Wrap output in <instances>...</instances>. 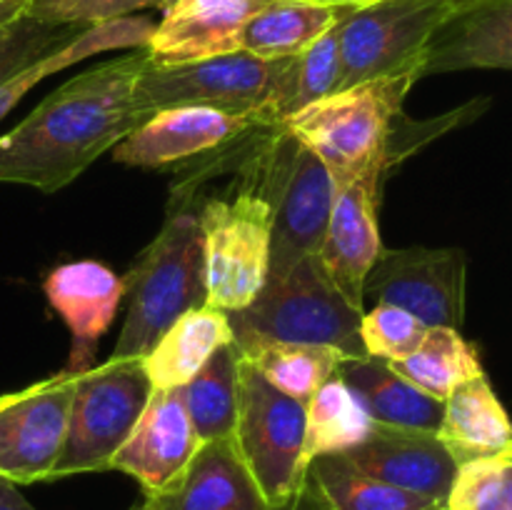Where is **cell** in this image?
Segmentation results:
<instances>
[{
    "label": "cell",
    "instance_id": "1",
    "mask_svg": "<svg viewBox=\"0 0 512 510\" xmlns=\"http://www.w3.org/2000/svg\"><path fill=\"white\" fill-rule=\"evenodd\" d=\"M148 65V53L138 48L65 80L0 135V183L58 193L78 180L150 118L135 103V83Z\"/></svg>",
    "mask_w": 512,
    "mask_h": 510
},
{
    "label": "cell",
    "instance_id": "2",
    "mask_svg": "<svg viewBox=\"0 0 512 510\" xmlns=\"http://www.w3.org/2000/svg\"><path fill=\"white\" fill-rule=\"evenodd\" d=\"M188 203L173 193L163 228L123 280L128 310L113 360L143 358L180 315L208 303L203 228Z\"/></svg>",
    "mask_w": 512,
    "mask_h": 510
},
{
    "label": "cell",
    "instance_id": "3",
    "mask_svg": "<svg viewBox=\"0 0 512 510\" xmlns=\"http://www.w3.org/2000/svg\"><path fill=\"white\" fill-rule=\"evenodd\" d=\"M418 75H390L343 88L283 120V130L325 163L335 188L368 173H388L390 138Z\"/></svg>",
    "mask_w": 512,
    "mask_h": 510
},
{
    "label": "cell",
    "instance_id": "4",
    "mask_svg": "<svg viewBox=\"0 0 512 510\" xmlns=\"http://www.w3.org/2000/svg\"><path fill=\"white\" fill-rule=\"evenodd\" d=\"M295 58H258L245 50L183 65H148L135 83V103L148 115L200 105L235 115H258L280 125L293 93Z\"/></svg>",
    "mask_w": 512,
    "mask_h": 510
},
{
    "label": "cell",
    "instance_id": "5",
    "mask_svg": "<svg viewBox=\"0 0 512 510\" xmlns=\"http://www.w3.org/2000/svg\"><path fill=\"white\" fill-rule=\"evenodd\" d=\"M235 343L283 340V343L333 345L345 358H368L360 338V318L323 273L318 255L303 258L285 275L265 280L263 290L243 310L228 313Z\"/></svg>",
    "mask_w": 512,
    "mask_h": 510
},
{
    "label": "cell",
    "instance_id": "6",
    "mask_svg": "<svg viewBox=\"0 0 512 510\" xmlns=\"http://www.w3.org/2000/svg\"><path fill=\"white\" fill-rule=\"evenodd\" d=\"M153 390L143 358H108L98 368L83 370L75 383L65 443L50 480L110 470Z\"/></svg>",
    "mask_w": 512,
    "mask_h": 510
},
{
    "label": "cell",
    "instance_id": "7",
    "mask_svg": "<svg viewBox=\"0 0 512 510\" xmlns=\"http://www.w3.org/2000/svg\"><path fill=\"white\" fill-rule=\"evenodd\" d=\"M233 443L275 510H285L303 478L305 403L280 393L240 350Z\"/></svg>",
    "mask_w": 512,
    "mask_h": 510
},
{
    "label": "cell",
    "instance_id": "8",
    "mask_svg": "<svg viewBox=\"0 0 512 510\" xmlns=\"http://www.w3.org/2000/svg\"><path fill=\"white\" fill-rule=\"evenodd\" d=\"M260 193L273 205L268 280H275L303 258L318 255L333 213L335 180L308 145L278 125Z\"/></svg>",
    "mask_w": 512,
    "mask_h": 510
},
{
    "label": "cell",
    "instance_id": "9",
    "mask_svg": "<svg viewBox=\"0 0 512 510\" xmlns=\"http://www.w3.org/2000/svg\"><path fill=\"white\" fill-rule=\"evenodd\" d=\"M453 15L455 8L445 0H378L348 8L338 20L340 90L390 75L423 78L425 50Z\"/></svg>",
    "mask_w": 512,
    "mask_h": 510
},
{
    "label": "cell",
    "instance_id": "10",
    "mask_svg": "<svg viewBox=\"0 0 512 510\" xmlns=\"http://www.w3.org/2000/svg\"><path fill=\"white\" fill-rule=\"evenodd\" d=\"M205 240V285L210 308L243 310L268 280L273 205L260 188L233 200H208L200 210Z\"/></svg>",
    "mask_w": 512,
    "mask_h": 510
},
{
    "label": "cell",
    "instance_id": "11",
    "mask_svg": "<svg viewBox=\"0 0 512 510\" xmlns=\"http://www.w3.org/2000/svg\"><path fill=\"white\" fill-rule=\"evenodd\" d=\"M78 375L63 370L0 395V478L15 485L50 480L65 443Z\"/></svg>",
    "mask_w": 512,
    "mask_h": 510
},
{
    "label": "cell",
    "instance_id": "12",
    "mask_svg": "<svg viewBox=\"0 0 512 510\" xmlns=\"http://www.w3.org/2000/svg\"><path fill=\"white\" fill-rule=\"evenodd\" d=\"M465 275L468 258L460 248H383L365 278V295H373L375 303L408 310L428 328L460 330Z\"/></svg>",
    "mask_w": 512,
    "mask_h": 510
},
{
    "label": "cell",
    "instance_id": "13",
    "mask_svg": "<svg viewBox=\"0 0 512 510\" xmlns=\"http://www.w3.org/2000/svg\"><path fill=\"white\" fill-rule=\"evenodd\" d=\"M275 128L258 115H235L200 105L165 108L140 123L113 148V158L133 168H163L220 150L250 130Z\"/></svg>",
    "mask_w": 512,
    "mask_h": 510
},
{
    "label": "cell",
    "instance_id": "14",
    "mask_svg": "<svg viewBox=\"0 0 512 510\" xmlns=\"http://www.w3.org/2000/svg\"><path fill=\"white\" fill-rule=\"evenodd\" d=\"M383 173H368L335 188L333 213L318 250L330 283L355 310L365 313V278L383 253L378 200Z\"/></svg>",
    "mask_w": 512,
    "mask_h": 510
},
{
    "label": "cell",
    "instance_id": "15",
    "mask_svg": "<svg viewBox=\"0 0 512 510\" xmlns=\"http://www.w3.org/2000/svg\"><path fill=\"white\" fill-rule=\"evenodd\" d=\"M343 455L370 478L438 500L443 508L458 473V463L438 433L385 423H373L368 438Z\"/></svg>",
    "mask_w": 512,
    "mask_h": 510
},
{
    "label": "cell",
    "instance_id": "16",
    "mask_svg": "<svg viewBox=\"0 0 512 510\" xmlns=\"http://www.w3.org/2000/svg\"><path fill=\"white\" fill-rule=\"evenodd\" d=\"M198 448L200 438L178 388L153 390L130 438L115 453L110 470L135 478L143 493L150 495L168 488Z\"/></svg>",
    "mask_w": 512,
    "mask_h": 510
},
{
    "label": "cell",
    "instance_id": "17",
    "mask_svg": "<svg viewBox=\"0 0 512 510\" xmlns=\"http://www.w3.org/2000/svg\"><path fill=\"white\" fill-rule=\"evenodd\" d=\"M273 0H180L163 10L145 53L150 65H183L240 50L248 20Z\"/></svg>",
    "mask_w": 512,
    "mask_h": 510
},
{
    "label": "cell",
    "instance_id": "18",
    "mask_svg": "<svg viewBox=\"0 0 512 510\" xmlns=\"http://www.w3.org/2000/svg\"><path fill=\"white\" fill-rule=\"evenodd\" d=\"M145 510H275L230 438L200 443L168 488L143 498Z\"/></svg>",
    "mask_w": 512,
    "mask_h": 510
},
{
    "label": "cell",
    "instance_id": "19",
    "mask_svg": "<svg viewBox=\"0 0 512 510\" xmlns=\"http://www.w3.org/2000/svg\"><path fill=\"white\" fill-rule=\"evenodd\" d=\"M45 295L65 320L73 338L68 368L83 373L93 365L100 338L108 333L125 298V285L108 265L98 260H78L50 270Z\"/></svg>",
    "mask_w": 512,
    "mask_h": 510
},
{
    "label": "cell",
    "instance_id": "20",
    "mask_svg": "<svg viewBox=\"0 0 512 510\" xmlns=\"http://www.w3.org/2000/svg\"><path fill=\"white\" fill-rule=\"evenodd\" d=\"M470 68L512 70V0H480L455 13L430 40L423 75Z\"/></svg>",
    "mask_w": 512,
    "mask_h": 510
},
{
    "label": "cell",
    "instance_id": "21",
    "mask_svg": "<svg viewBox=\"0 0 512 510\" xmlns=\"http://www.w3.org/2000/svg\"><path fill=\"white\" fill-rule=\"evenodd\" d=\"M285 510H445L438 500L370 478L345 455H320L303 470Z\"/></svg>",
    "mask_w": 512,
    "mask_h": 510
},
{
    "label": "cell",
    "instance_id": "22",
    "mask_svg": "<svg viewBox=\"0 0 512 510\" xmlns=\"http://www.w3.org/2000/svg\"><path fill=\"white\" fill-rule=\"evenodd\" d=\"M438 438L458 465L505 453L510 448L512 420L495 395L488 375L480 373L465 380L445 398Z\"/></svg>",
    "mask_w": 512,
    "mask_h": 510
},
{
    "label": "cell",
    "instance_id": "23",
    "mask_svg": "<svg viewBox=\"0 0 512 510\" xmlns=\"http://www.w3.org/2000/svg\"><path fill=\"white\" fill-rule=\"evenodd\" d=\"M338 375L353 388L375 423L438 433L443 423L445 400L433 398L400 378L385 360H343Z\"/></svg>",
    "mask_w": 512,
    "mask_h": 510
},
{
    "label": "cell",
    "instance_id": "24",
    "mask_svg": "<svg viewBox=\"0 0 512 510\" xmlns=\"http://www.w3.org/2000/svg\"><path fill=\"white\" fill-rule=\"evenodd\" d=\"M228 313L210 305L180 315L158 343L143 355V368L155 390H173L188 383L215 350L233 343Z\"/></svg>",
    "mask_w": 512,
    "mask_h": 510
},
{
    "label": "cell",
    "instance_id": "25",
    "mask_svg": "<svg viewBox=\"0 0 512 510\" xmlns=\"http://www.w3.org/2000/svg\"><path fill=\"white\" fill-rule=\"evenodd\" d=\"M155 23L143 15H128V18L110 20V23L90 25L75 40L63 45L55 53L45 55L43 60L33 63L30 68L20 70L10 80L0 83V120L30 93L38 83H43L50 75L60 73V70L70 68V65L80 63V60L90 58V55L108 53V50H123V48H145L153 35Z\"/></svg>",
    "mask_w": 512,
    "mask_h": 510
},
{
    "label": "cell",
    "instance_id": "26",
    "mask_svg": "<svg viewBox=\"0 0 512 510\" xmlns=\"http://www.w3.org/2000/svg\"><path fill=\"white\" fill-rule=\"evenodd\" d=\"M345 10L310 0H273L248 20L240 50L268 60L295 58L328 33Z\"/></svg>",
    "mask_w": 512,
    "mask_h": 510
},
{
    "label": "cell",
    "instance_id": "27",
    "mask_svg": "<svg viewBox=\"0 0 512 510\" xmlns=\"http://www.w3.org/2000/svg\"><path fill=\"white\" fill-rule=\"evenodd\" d=\"M375 420L338 373L305 403L303 468L320 455H343L363 443Z\"/></svg>",
    "mask_w": 512,
    "mask_h": 510
},
{
    "label": "cell",
    "instance_id": "28",
    "mask_svg": "<svg viewBox=\"0 0 512 510\" xmlns=\"http://www.w3.org/2000/svg\"><path fill=\"white\" fill-rule=\"evenodd\" d=\"M245 358L260 370L265 380L280 393L308 403L315 390L338 373V365L345 358L333 345L310 343H283V340H245L238 343Z\"/></svg>",
    "mask_w": 512,
    "mask_h": 510
},
{
    "label": "cell",
    "instance_id": "29",
    "mask_svg": "<svg viewBox=\"0 0 512 510\" xmlns=\"http://www.w3.org/2000/svg\"><path fill=\"white\" fill-rule=\"evenodd\" d=\"M238 360L240 348L233 340L215 350L208 363L178 388L200 443L233 435L238 413Z\"/></svg>",
    "mask_w": 512,
    "mask_h": 510
},
{
    "label": "cell",
    "instance_id": "30",
    "mask_svg": "<svg viewBox=\"0 0 512 510\" xmlns=\"http://www.w3.org/2000/svg\"><path fill=\"white\" fill-rule=\"evenodd\" d=\"M385 363L400 378L438 400H445L460 383L483 373L478 348L455 328H428L413 355Z\"/></svg>",
    "mask_w": 512,
    "mask_h": 510
},
{
    "label": "cell",
    "instance_id": "31",
    "mask_svg": "<svg viewBox=\"0 0 512 510\" xmlns=\"http://www.w3.org/2000/svg\"><path fill=\"white\" fill-rule=\"evenodd\" d=\"M445 510H512V450L460 463Z\"/></svg>",
    "mask_w": 512,
    "mask_h": 510
},
{
    "label": "cell",
    "instance_id": "32",
    "mask_svg": "<svg viewBox=\"0 0 512 510\" xmlns=\"http://www.w3.org/2000/svg\"><path fill=\"white\" fill-rule=\"evenodd\" d=\"M83 30L80 25L43 23L25 13L13 23L0 25V83L68 45Z\"/></svg>",
    "mask_w": 512,
    "mask_h": 510
},
{
    "label": "cell",
    "instance_id": "33",
    "mask_svg": "<svg viewBox=\"0 0 512 510\" xmlns=\"http://www.w3.org/2000/svg\"><path fill=\"white\" fill-rule=\"evenodd\" d=\"M340 83H343V60H340V35L338 23H335L308 50L295 55V78L288 115L338 93Z\"/></svg>",
    "mask_w": 512,
    "mask_h": 510
},
{
    "label": "cell",
    "instance_id": "34",
    "mask_svg": "<svg viewBox=\"0 0 512 510\" xmlns=\"http://www.w3.org/2000/svg\"><path fill=\"white\" fill-rule=\"evenodd\" d=\"M425 333H428V325L423 320L388 303H375V308L360 318V338H363L368 358H408L423 343Z\"/></svg>",
    "mask_w": 512,
    "mask_h": 510
},
{
    "label": "cell",
    "instance_id": "35",
    "mask_svg": "<svg viewBox=\"0 0 512 510\" xmlns=\"http://www.w3.org/2000/svg\"><path fill=\"white\" fill-rule=\"evenodd\" d=\"M150 8H158V3L155 0H28L25 15L43 23L90 28Z\"/></svg>",
    "mask_w": 512,
    "mask_h": 510
},
{
    "label": "cell",
    "instance_id": "36",
    "mask_svg": "<svg viewBox=\"0 0 512 510\" xmlns=\"http://www.w3.org/2000/svg\"><path fill=\"white\" fill-rule=\"evenodd\" d=\"M0 510H35V508L18 493L15 483L0 478Z\"/></svg>",
    "mask_w": 512,
    "mask_h": 510
},
{
    "label": "cell",
    "instance_id": "37",
    "mask_svg": "<svg viewBox=\"0 0 512 510\" xmlns=\"http://www.w3.org/2000/svg\"><path fill=\"white\" fill-rule=\"evenodd\" d=\"M25 8H28V0H3L0 3V25L13 23L15 18L25 13Z\"/></svg>",
    "mask_w": 512,
    "mask_h": 510
},
{
    "label": "cell",
    "instance_id": "38",
    "mask_svg": "<svg viewBox=\"0 0 512 510\" xmlns=\"http://www.w3.org/2000/svg\"><path fill=\"white\" fill-rule=\"evenodd\" d=\"M310 3L330 5V8H365V5H373L378 0H310Z\"/></svg>",
    "mask_w": 512,
    "mask_h": 510
},
{
    "label": "cell",
    "instance_id": "39",
    "mask_svg": "<svg viewBox=\"0 0 512 510\" xmlns=\"http://www.w3.org/2000/svg\"><path fill=\"white\" fill-rule=\"evenodd\" d=\"M445 3H450V5H453V8H455V13H460V10L470 8V5L480 3V0H445Z\"/></svg>",
    "mask_w": 512,
    "mask_h": 510
},
{
    "label": "cell",
    "instance_id": "40",
    "mask_svg": "<svg viewBox=\"0 0 512 510\" xmlns=\"http://www.w3.org/2000/svg\"><path fill=\"white\" fill-rule=\"evenodd\" d=\"M155 3H158V10H168L173 8L175 3H180V0H155Z\"/></svg>",
    "mask_w": 512,
    "mask_h": 510
},
{
    "label": "cell",
    "instance_id": "41",
    "mask_svg": "<svg viewBox=\"0 0 512 510\" xmlns=\"http://www.w3.org/2000/svg\"><path fill=\"white\" fill-rule=\"evenodd\" d=\"M128 510H145V505H143V503H138V505H130Z\"/></svg>",
    "mask_w": 512,
    "mask_h": 510
},
{
    "label": "cell",
    "instance_id": "42",
    "mask_svg": "<svg viewBox=\"0 0 512 510\" xmlns=\"http://www.w3.org/2000/svg\"><path fill=\"white\" fill-rule=\"evenodd\" d=\"M510 450H512V445H510Z\"/></svg>",
    "mask_w": 512,
    "mask_h": 510
},
{
    "label": "cell",
    "instance_id": "43",
    "mask_svg": "<svg viewBox=\"0 0 512 510\" xmlns=\"http://www.w3.org/2000/svg\"><path fill=\"white\" fill-rule=\"evenodd\" d=\"M0 3H3V0H0Z\"/></svg>",
    "mask_w": 512,
    "mask_h": 510
}]
</instances>
